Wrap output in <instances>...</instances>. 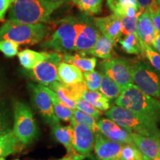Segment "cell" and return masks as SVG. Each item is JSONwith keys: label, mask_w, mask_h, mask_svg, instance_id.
I'll return each mask as SVG.
<instances>
[{"label": "cell", "mask_w": 160, "mask_h": 160, "mask_svg": "<svg viewBox=\"0 0 160 160\" xmlns=\"http://www.w3.org/2000/svg\"><path fill=\"white\" fill-rule=\"evenodd\" d=\"M58 8L46 0H15L9 9L8 21L25 25L43 24L50 21Z\"/></svg>", "instance_id": "1"}, {"label": "cell", "mask_w": 160, "mask_h": 160, "mask_svg": "<svg viewBox=\"0 0 160 160\" xmlns=\"http://www.w3.org/2000/svg\"><path fill=\"white\" fill-rule=\"evenodd\" d=\"M115 104L138 114L160 122V102L145 94L133 84L122 89Z\"/></svg>", "instance_id": "2"}, {"label": "cell", "mask_w": 160, "mask_h": 160, "mask_svg": "<svg viewBox=\"0 0 160 160\" xmlns=\"http://www.w3.org/2000/svg\"><path fill=\"white\" fill-rule=\"evenodd\" d=\"M105 115L108 119L131 133L160 139V129L158 124L149 118L117 105L111 107L105 112Z\"/></svg>", "instance_id": "3"}, {"label": "cell", "mask_w": 160, "mask_h": 160, "mask_svg": "<svg viewBox=\"0 0 160 160\" xmlns=\"http://www.w3.org/2000/svg\"><path fill=\"white\" fill-rule=\"evenodd\" d=\"M80 16L67 17L57 21V28L48 40L40 44L43 49L56 53H70L74 51L76 38L79 25Z\"/></svg>", "instance_id": "4"}, {"label": "cell", "mask_w": 160, "mask_h": 160, "mask_svg": "<svg viewBox=\"0 0 160 160\" xmlns=\"http://www.w3.org/2000/svg\"><path fill=\"white\" fill-rule=\"evenodd\" d=\"M48 33V27L45 24L25 25L7 21L0 27V40H8L18 45H33L42 42Z\"/></svg>", "instance_id": "5"}, {"label": "cell", "mask_w": 160, "mask_h": 160, "mask_svg": "<svg viewBox=\"0 0 160 160\" xmlns=\"http://www.w3.org/2000/svg\"><path fill=\"white\" fill-rule=\"evenodd\" d=\"M13 134L22 145L33 142L39 136V128L31 108L25 102L15 101L13 105Z\"/></svg>", "instance_id": "6"}, {"label": "cell", "mask_w": 160, "mask_h": 160, "mask_svg": "<svg viewBox=\"0 0 160 160\" xmlns=\"http://www.w3.org/2000/svg\"><path fill=\"white\" fill-rule=\"evenodd\" d=\"M131 73L133 85L160 102V72L146 62L131 61Z\"/></svg>", "instance_id": "7"}, {"label": "cell", "mask_w": 160, "mask_h": 160, "mask_svg": "<svg viewBox=\"0 0 160 160\" xmlns=\"http://www.w3.org/2000/svg\"><path fill=\"white\" fill-rule=\"evenodd\" d=\"M32 105L42 117L44 122L53 127L60 124L59 119L56 117L51 97L47 93L45 86L32 82L28 83Z\"/></svg>", "instance_id": "8"}, {"label": "cell", "mask_w": 160, "mask_h": 160, "mask_svg": "<svg viewBox=\"0 0 160 160\" xmlns=\"http://www.w3.org/2000/svg\"><path fill=\"white\" fill-rule=\"evenodd\" d=\"M62 62V56L56 52H48L46 59L40 62L26 74L39 85L48 87L51 83L59 81L57 69L58 65Z\"/></svg>", "instance_id": "9"}, {"label": "cell", "mask_w": 160, "mask_h": 160, "mask_svg": "<svg viewBox=\"0 0 160 160\" xmlns=\"http://www.w3.org/2000/svg\"><path fill=\"white\" fill-rule=\"evenodd\" d=\"M99 36V31L93 22V18L83 13L80 16L74 51L78 52L79 55L85 57L95 45Z\"/></svg>", "instance_id": "10"}, {"label": "cell", "mask_w": 160, "mask_h": 160, "mask_svg": "<svg viewBox=\"0 0 160 160\" xmlns=\"http://www.w3.org/2000/svg\"><path fill=\"white\" fill-rule=\"evenodd\" d=\"M101 68L105 75L115 82L122 89L133 84L131 61L123 59H111L103 61Z\"/></svg>", "instance_id": "11"}, {"label": "cell", "mask_w": 160, "mask_h": 160, "mask_svg": "<svg viewBox=\"0 0 160 160\" xmlns=\"http://www.w3.org/2000/svg\"><path fill=\"white\" fill-rule=\"evenodd\" d=\"M71 125L73 128V151L79 155L90 157L94 145L95 134L87 126L76 123L73 119Z\"/></svg>", "instance_id": "12"}, {"label": "cell", "mask_w": 160, "mask_h": 160, "mask_svg": "<svg viewBox=\"0 0 160 160\" xmlns=\"http://www.w3.org/2000/svg\"><path fill=\"white\" fill-rule=\"evenodd\" d=\"M48 88L54 92L57 97L71 110L76 109L77 101L82 99L83 93L88 90L85 80L82 82L73 85H66L57 81L49 85Z\"/></svg>", "instance_id": "13"}, {"label": "cell", "mask_w": 160, "mask_h": 160, "mask_svg": "<svg viewBox=\"0 0 160 160\" xmlns=\"http://www.w3.org/2000/svg\"><path fill=\"white\" fill-rule=\"evenodd\" d=\"M97 125L99 133L107 139L122 145H133L131 132L120 127L111 119L102 118L98 122Z\"/></svg>", "instance_id": "14"}, {"label": "cell", "mask_w": 160, "mask_h": 160, "mask_svg": "<svg viewBox=\"0 0 160 160\" xmlns=\"http://www.w3.org/2000/svg\"><path fill=\"white\" fill-rule=\"evenodd\" d=\"M123 145L113 142L99 133L95 135L93 151L99 160L120 159Z\"/></svg>", "instance_id": "15"}, {"label": "cell", "mask_w": 160, "mask_h": 160, "mask_svg": "<svg viewBox=\"0 0 160 160\" xmlns=\"http://www.w3.org/2000/svg\"><path fill=\"white\" fill-rule=\"evenodd\" d=\"M93 21L99 31L111 40L114 45H117L122 35V24L119 17L111 14L104 17L93 18Z\"/></svg>", "instance_id": "16"}, {"label": "cell", "mask_w": 160, "mask_h": 160, "mask_svg": "<svg viewBox=\"0 0 160 160\" xmlns=\"http://www.w3.org/2000/svg\"><path fill=\"white\" fill-rule=\"evenodd\" d=\"M133 143L142 154L151 160H160V139L131 133Z\"/></svg>", "instance_id": "17"}, {"label": "cell", "mask_w": 160, "mask_h": 160, "mask_svg": "<svg viewBox=\"0 0 160 160\" xmlns=\"http://www.w3.org/2000/svg\"><path fill=\"white\" fill-rule=\"evenodd\" d=\"M137 34L146 45L152 47L156 37V31L148 12H142L137 20Z\"/></svg>", "instance_id": "18"}, {"label": "cell", "mask_w": 160, "mask_h": 160, "mask_svg": "<svg viewBox=\"0 0 160 160\" xmlns=\"http://www.w3.org/2000/svg\"><path fill=\"white\" fill-rule=\"evenodd\" d=\"M58 77L59 82L66 85H73L84 82L83 73L76 66L61 62L58 65Z\"/></svg>", "instance_id": "19"}, {"label": "cell", "mask_w": 160, "mask_h": 160, "mask_svg": "<svg viewBox=\"0 0 160 160\" xmlns=\"http://www.w3.org/2000/svg\"><path fill=\"white\" fill-rule=\"evenodd\" d=\"M51 134L56 141L65 148L68 153H74L72 148L73 128L71 125L64 126L58 124L53 126L51 127Z\"/></svg>", "instance_id": "20"}, {"label": "cell", "mask_w": 160, "mask_h": 160, "mask_svg": "<svg viewBox=\"0 0 160 160\" xmlns=\"http://www.w3.org/2000/svg\"><path fill=\"white\" fill-rule=\"evenodd\" d=\"M113 46H115L114 44L111 40L105 36L99 34L95 45L88 52L87 54L105 60L111 59L113 56Z\"/></svg>", "instance_id": "21"}, {"label": "cell", "mask_w": 160, "mask_h": 160, "mask_svg": "<svg viewBox=\"0 0 160 160\" xmlns=\"http://www.w3.org/2000/svg\"><path fill=\"white\" fill-rule=\"evenodd\" d=\"M62 56V60L64 62L71 64L78 68L81 71L91 72L94 71L97 65V58H88L84 56L76 54L71 55L68 53H64Z\"/></svg>", "instance_id": "22"}, {"label": "cell", "mask_w": 160, "mask_h": 160, "mask_svg": "<svg viewBox=\"0 0 160 160\" xmlns=\"http://www.w3.org/2000/svg\"><path fill=\"white\" fill-rule=\"evenodd\" d=\"M48 52H37L31 49H25L19 52L18 58L20 65L26 71H31L40 62L46 59Z\"/></svg>", "instance_id": "23"}, {"label": "cell", "mask_w": 160, "mask_h": 160, "mask_svg": "<svg viewBox=\"0 0 160 160\" xmlns=\"http://www.w3.org/2000/svg\"><path fill=\"white\" fill-rule=\"evenodd\" d=\"M45 89L51 99L53 111H54L56 117L59 120H62V121L65 122H71L72 119H73V110L69 108L68 106H66L57 97V96L56 95L54 92L52 91L48 87H45Z\"/></svg>", "instance_id": "24"}, {"label": "cell", "mask_w": 160, "mask_h": 160, "mask_svg": "<svg viewBox=\"0 0 160 160\" xmlns=\"http://www.w3.org/2000/svg\"><path fill=\"white\" fill-rule=\"evenodd\" d=\"M21 145L13 131L0 135V158L16 153Z\"/></svg>", "instance_id": "25"}, {"label": "cell", "mask_w": 160, "mask_h": 160, "mask_svg": "<svg viewBox=\"0 0 160 160\" xmlns=\"http://www.w3.org/2000/svg\"><path fill=\"white\" fill-rule=\"evenodd\" d=\"M82 99L85 100L100 111H107L111 108V101L100 92L86 90L83 93Z\"/></svg>", "instance_id": "26"}, {"label": "cell", "mask_w": 160, "mask_h": 160, "mask_svg": "<svg viewBox=\"0 0 160 160\" xmlns=\"http://www.w3.org/2000/svg\"><path fill=\"white\" fill-rule=\"evenodd\" d=\"M99 90L100 93L107 97L110 101L117 99L122 93L121 88L105 73H102L101 84Z\"/></svg>", "instance_id": "27"}, {"label": "cell", "mask_w": 160, "mask_h": 160, "mask_svg": "<svg viewBox=\"0 0 160 160\" xmlns=\"http://www.w3.org/2000/svg\"><path fill=\"white\" fill-rule=\"evenodd\" d=\"M13 112L5 102H0V135L12 131Z\"/></svg>", "instance_id": "28"}, {"label": "cell", "mask_w": 160, "mask_h": 160, "mask_svg": "<svg viewBox=\"0 0 160 160\" xmlns=\"http://www.w3.org/2000/svg\"><path fill=\"white\" fill-rule=\"evenodd\" d=\"M71 2L84 14L97 15L102 12L103 0H71Z\"/></svg>", "instance_id": "29"}, {"label": "cell", "mask_w": 160, "mask_h": 160, "mask_svg": "<svg viewBox=\"0 0 160 160\" xmlns=\"http://www.w3.org/2000/svg\"><path fill=\"white\" fill-rule=\"evenodd\" d=\"M118 42L121 45L122 48L128 54L139 55L143 53L140 40L137 33L126 35L123 39H120Z\"/></svg>", "instance_id": "30"}, {"label": "cell", "mask_w": 160, "mask_h": 160, "mask_svg": "<svg viewBox=\"0 0 160 160\" xmlns=\"http://www.w3.org/2000/svg\"><path fill=\"white\" fill-rule=\"evenodd\" d=\"M73 120L76 123L87 126L93 132L95 135L99 133L97 122L94 118L92 117L91 116L86 114L77 109H74L73 110Z\"/></svg>", "instance_id": "31"}, {"label": "cell", "mask_w": 160, "mask_h": 160, "mask_svg": "<svg viewBox=\"0 0 160 160\" xmlns=\"http://www.w3.org/2000/svg\"><path fill=\"white\" fill-rule=\"evenodd\" d=\"M83 77L87 88L91 91H98L102 80V73L99 71L84 72Z\"/></svg>", "instance_id": "32"}, {"label": "cell", "mask_w": 160, "mask_h": 160, "mask_svg": "<svg viewBox=\"0 0 160 160\" xmlns=\"http://www.w3.org/2000/svg\"><path fill=\"white\" fill-rule=\"evenodd\" d=\"M140 45H141L143 54H145V57L148 59L150 64L155 69L160 72V54H159L153 48L146 45L141 40H140Z\"/></svg>", "instance_id": "33"}, {"label": "cell", "mask_w": 160, "mask_h": 160, "mask_svg": "<svg viewBox=\"0 0 160 160\" xmlns=\"http://www.w3.org/2000/svg\"><path fill=\"white\" fill-rule=\"evenodd\" d=\"M143 155L134 145H123L121 152L122 160H142Z\"/></svg>", "instance_id": "34"}, {"label": "cell", "mask_w": 160, "mask_h": 160, "mask_svg": "<svg viewBox=\"0 0 160 160\" xmlns=\"http://www.w3.org/2000/svg\"><path fill=\"white\" fill-rule=\"evenodd\" d=\"M76 109L83 112L86 114L91 116L96 120L99 119L102 116V111H99V110L96 108L93 105L88 102H86L83 99L77 100V102H76Z\"/></svg>", "instance_id": "35"}, {"label": "cell", "mask_w": 160, "mask_h": 160, "mask_svg": "<svg viewBox=\"0 0 160 160\" xmlns=\"http://www.w3.org/2000/svg\"><path fill=\"white\" fill-rule=\"evenodd\" d=\"M138 17H139L133 18H128L125 17H119L122 24V34L126 36L137 33Z\"/></svg>", "instance_id": "36"}, {"label": "cell", "mask_w": 160, "mask_h": 160, "mask_svg": "<svg viewBox=\"0 0 160 160\" xmlns=\"http://www.w3.org/2000/svg\"><path fill=\"white\" fill-rule=\"evenodd\" d=\"M0 52L7 58H13L19 53V45L8 40H0Z\"/></svg>", "instance_id": "37"}, {"label": "cell", "mask_w": 160, "mask_h": 160, "mask_svg": "<svg viewBox=\"0 0 160 160\" xmlns=\"http://www.w3.org/2000/svg\"><path fill=\"white\" fill-rule=\"evenodd\" d=\"M15 0H0V22L5 19L6 13L11 8Z\"/></svg>", "instance_id": "38"}, {"label": "cell", "mask_w": 160, "mask_h": 160, "mask_svg": "<svg viewBox=\"0 0 160 160\" xmlns=\"http://www.w3.org/2000/svg\"><path fill=\"white\" fill-rule=\"evenodd\" d=\"M156 33H160V13L150 14Z\"/></svg>", "instance_id": "39"}, {"label": "cell", "mask_w": 160, "mask_h": 160, "mask_svg": "<svg viewBox=\"0 0 160 160\" xmlns=\"http://www.w3.org/2000/svg\"><path fill=\"white\" fill-rule=\"evenodd\" d=\"M85 157H84L82 155H79L78 153H68L65 157L59 159H56V160H83L85 159Z\"/></svg>", "instance_id": "40"}, {"label": "cell", "mask_w": 160, "mask_h": 160, "mask_svg": "<svg viewBox=\"0 0 160 160\" xmlns=\"http://www.w3.org/2000/svg\"><path fill=\"white\" fill-rule=\"evenodd\" d=\"M152 47H153L157 53L160 54V33H156V37Z\"/></svg>", "instance_id": "41"}, {"label": "cell", "mask_w": 160, "mask_h": 160, "mask_svg": "<svg viewBox=\"0 0 160 160\" xmlns=\"http://www.w3.org/2000/svg\"><path fill=\"white\" fill-rule=\"evenodd\" d=\"M5 87V79L4 75L2 73V72L0 71V102L2 99V96L4 89Z\"/></svg>", "instance_id": "42"}, {"label": "cell", "mask_w": 160, "mask_h": 160, "mask_svg": "<svg viewBox=\"0 0 160 160\" xmlns=\"http://www.w3.org/2000/svg\"><path fill=\"white\" fill-rule=\"evenodd\" d=\"M46 1L49 2H51L53 4H55L60 7L62 5L65 4L66 2H71V0H46Z\"/></svg>", "instance_id": "43"}, {"label": "cell", "mask_w": 160, "mask_h": 160, "mask_svg": "<svg viewBox=\"0 0 160 160\" xmlns=\"http://www.w3.org/2000/svg\"><path fill=\"white\" fill-rule=\"evenodd\" d=\"M142 160H151V159H148V158H147L146 157H145V156H143Z\"/></svg>", "instance_id": "44"}, {"label": "cell", "mask_w": 160, "mask_h": 160, "mask_svg": "<svg viewBox=\"0 0 160 160\" xmlns=\"http://www.w3.org/2000/svg\"><path fill=\"white\" fill-rule=\"evenodd\" d=\"M158 5H159V12H160V0H157Z\"/></svg>", "instance_id": "45"}, {"label": "cell", "mask_w": 160, "mask_h": 160, "mask_svg": "<svg viewBox=\"0 0 160 160\" xmlns=\"http://www.w3.org/2000/svg\"><path fill=\"white\" fill-rule=\"evenodd\" d=\"M108 160H122L121 159H108Z\"/></svg>", "instance_id": "46"}, {"label": "cell", "mask_w": 160, "mask_h": 160, "mask_svg": "<svg viewBox=\"0 0 160 160\" xmlns=\"http://www.w3.org/2000/svg\"><path fill=\"white\" fill-rule=\"evenodd\" d=\"M0 160H5V157H2V158H0Z\"/></svg>", "instance_id": "47"}, {"label": "cell", "mask_w": 160, "mask_h": 160, "mask_svg": "<svg viewBox=\"0 0 160 160\" xmlns=\"http://www.w3.org/2000/svg\"><path fill=\"white\" fill-rule=\"evenodd\" d=\"M15 160H19V159H15Z\"/></svg>", "instance_id": "48"}, {"label": "cell", "mask_w": 160, "mask_h": 160, "mask_svg": "<svg viewBox=\"0 0 160 160\" xmlns=\"http://www.w3.org/2000/svg\"><path fill=\"white\" fill-rule=\"evenodd\" d=\"M91 160H94V159H91Z\"/></svg>", "instance_id": "49"}]
</instances>
